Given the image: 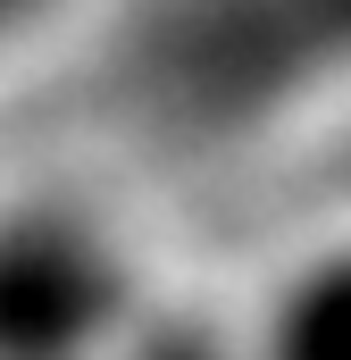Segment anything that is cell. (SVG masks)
Instances as JSON below:
<instances>
[{"instance_id":"6da1fadb","label":"cell","mask_w":351,"mask_h":360,"mask_svg":"<svg viewBox=\"0 0 351 360\" xmlns=\"http://www.w3.org/2000/svg\"><path fill=\"white\" fill-rule=\"evenodd\" d=\"M109 101L168 151H260L351 109V0H126Z\"/></svg>"},{"instance_id":"7a4b0ae2","label":"cell","mask_w":351,"mask_h":360,"mask_svg":"<svg viewBox=\"0 0 351 360\" xmlns=\"http://www.w3.org/2000/svg\"><path fill=\"white\" fill-rule=\"evenodd\" d=\"M42 8H51V0H0V51H8V34H25Z\"/></svg>"}]
</instances>
